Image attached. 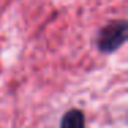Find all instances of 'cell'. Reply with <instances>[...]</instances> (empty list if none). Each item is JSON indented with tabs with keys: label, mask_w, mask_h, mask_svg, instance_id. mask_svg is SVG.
I'll return each mask as SVG.
<instances>
[{
	"label": "cell",
	"mask_w": 128,
	"mask_h": 128,
	"mask_svg": "<svg viewBox=\"0 0 128 128\" xmlns=\"http://www.w3.org/2000/svg\"><path fill=\"white\" fill-rule=\"evenodd\" d=\"M127 22L122 21H114L106 25L98 34L96 46L100 52H113L120 48L127 40Z\"/></svg>",
	"instance_id": "cell-1"
},
{
	"label": "cell",
	"mask_w": 128,
	"mask_h": 128,
	"mask_svg": "<svg viewBox=\"0 0 128 128\" xmlns=\"http://www.w3.org/2000/svg\"><path fill=\"white\" fill-rule=\"evenodd\" d=\"M59 128H84V114L77 109H72L61 120Z\"/></svg>",
	"instance_id": "cell-2"
}]
</instances>
